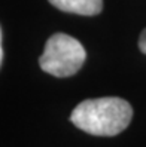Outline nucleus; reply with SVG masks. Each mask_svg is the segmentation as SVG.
I'll list each match as a JSON object with an SVG mask.
<instances>
[{"instance_id": "2", "label": "nucleus", "mask_w": 146, "mask_h": 147, "mask_svg": "<svg viewBox=\"0 0 146 147\" xmlns=\"http://www.w3.org/2000/svg\"><path fill=\"white\" fill-rule=\"evenodd\" d=\"M85 59L87 51L79 40L64 33H55L46 40L39 65L55 77H69L81 70Z\"/></svg>"}, {"instance_id": "4", "label": "nucleus", "mask_w": 146, "mask_h": 147, "mask_svg": "<svg viewBox=\"0 0 146 147\" xmlns=\"http://www.w3.org/2000/svg\"><path fill=\"white\" fill-rule=\"evenodd\" d=\"M139 49L142 51L143 54H146V28L140 33V37H139Z\"/></svg>"}, {"instance_id": "1", "label": "nucleus", "mask_w": 146, "mask_h": 147, "mask_svg": "<svg viewBox=\"0 0 146 147\" xmlns=\"http://www.w3.org/2000/svg\"><path fill=\"white\" fill-rule=\"evenodd\" d=\"M133 119V107L119 97L91 98L79 102L70 115V122L84 132L113 137L122 132Z\"/></svg>"}, {"instance_id": "3", "label": "nucleus", "mask_w": 146, "mask_h": 147, "mask_svg": "<svg viewBox=\"0 0 146 147\" xmlns=\"http://www.w3.org/2000/svg\"><path fill=\"white\" fill-rule=\"evenodd\" d=\"M51 5L57 9L78 13V15H97L103 9V0H49Z\"/></svg>"}, {"instance_id": "5", "label": "nucleus", "mask_w": 146, "mask_h": 147, "mask_svg": "<svg viewBox=\"0 0 146 147\" xmlns=\"http://www.w3.org/2000/svg\"><path fill=\"white\" fill-rule=\"evenodd\" d=\"M3 61V48H2V28H0V65Z\"/></svg>"}]
</instances>
